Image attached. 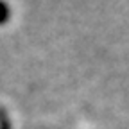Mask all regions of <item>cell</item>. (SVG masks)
I'll use <instances>...</instances> for the list:
<instances>
[{
	"mask_svg": "<svg viewBox=\"0 0 129 129\" xmlns=\"http://www.w3.org/2000/svg\"><path fill=\"white\" fill-rule=\"evenodd\" d=\"M9 18H11V6L6 0H0V25L7 23Z\"/></svg>",
	"mask_w": 129,
	"mask_h": 129,
	"instance_id": "6da1fadb",
	"label": "cell"
}]
</instances>
